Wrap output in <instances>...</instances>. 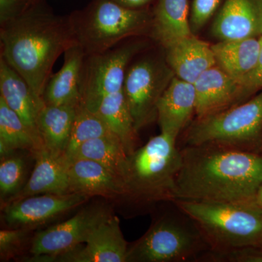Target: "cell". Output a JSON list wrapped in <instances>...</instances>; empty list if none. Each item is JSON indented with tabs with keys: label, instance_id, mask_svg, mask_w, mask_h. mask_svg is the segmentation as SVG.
Listing matches in <instances>:
<instances>
[{
	"label": "cell",
	"instance_id": "cell-16",
	"mask_svg": "<svg viewBox=\"0 0 262 262\" xmlns=\"http://www.w3.org/2000/svg\"><path fill=\"white\" fill-rule=\"evenodd\" d=\"M195 115L202 118L238 104L241 84L218 66L208 69L194 82Z\"/></svg>",
	"mask_w": 262,
	"mask_h": 262
},
{
	"label": "cell",
	"instance_id": "cell-7",
	"mask_svg": "<svg viewBox=\"0 0 262 262\" xmlns=\"http://www.w3.org/2000/svg\"><path fill=\"white\" fill-rule=\"evenodd\" d=\"M184 141L185 146L215 143L262 151V91L247 101L196 118Z\"/></svg>",
	"mask_w": 262,
	"mask_h": 262
},
{
	"label": "cell",
	"instance_id": "cell-21",
	"mask_svg": "<svg viewBox=\"0 0 262 262\" xmlns=\"http://www.w3.org/2000/svg\"><path fill=\"white\" fill-rule=\"evenodd\" d=\"M77 108L71 105L45 104L41 108L37 120L38 130L43 146L52 154L64 155Z\"/></svg>",
	"mask_w": 262,
	"mask_h": 262
},
{
	"label": "cell",
	"instance_id": "cell-4",
	"mask_svg": "<svg viewBox=\"0 0 262 262\" xmlns=\"http://www.w3.org/2000/svg\"><path fill=\"white\" fill-rule=\"evenodd\" d=\"M173 201L194 221L211 249L262 246V211L254 198L237 201Z\"/></svg>",
	"mask_w": 262,
	"mask_h": 262
},
{
	"label": "cell",
	"instance_id": "cell-10",
	"mask_svg": "<svg viewBox=\"0 0 262 262\" xmlns=\"http://www.w3.org/2000/svg\"><path fill=\"white\" fill-rule=\"evenodd\" d=\"M110 214L108 207L104 205H91L70 220L37 232L31 245V259L52 261L57 256L79 247Z\"/></svg>",
	"mask_w": 262,
	"mask_h": 262
},
{
	"label": "cell",
	"instance_id": "cell-11",
	"mask_svg": "<svg viewBox=\"0 0 262 262\" xmlns=\"http://www.w3.org/2000/svg\"><path fill=\"white\" fill-rule=\"evenodd\" d=\"M90 198L81 193L42 194L26 196L5 205L3 218L13 228L34 227L82 206Z\"/></svg>",
	"mask_w": 262,
	"mask_h": 262
},
{
	"label": "cell",
	"instance_id": "cell-19",
	"mask_svg": "<svg viewBox=\"0 0 262 262\" xmlns=\"http://www.w3.org/2000/svg\"><path fill=\"white\" fill-rule=\"evenodd\" d=\"M34 157L35 165L31 177L21 190L10 201L37 194L72 193L63 156L52 154L42 147L34 154Z\"/></svg>",
	"mask_w": 262,
	"mask_h": 262
},
{
	"label": "cell",
	"instance_id": "cell-6",
	"mask_svg": "<svg viewBox=\"0 0 262 262\" xmlns=\"http://www.w3.org/2000/svg\"><path fill=\"white\" fill-rule=\"evenodd\" d=\"M75 41L86 56L101 53L128 38L151 31L153 13L131 9L112 0H92L69 15Z\"/></svg>",
	"mask_w": 262,
	"mask_h": 262
},
{
	"label": "cell",
	"instance_id": "cell-23",
	"mask_svg": "<svg viewBox=\"0 0 262 262\" xmlns=\"http://www.w3.org/2000/svg\"><path fill=\"white\" fill-rule=\"evenodd\" d=\"M188 11V0H158L152 11L151 37L165 48L192 35Z\"/></svg>",
	"mask_w": 262,
	"mask_h": 262
},
{
	"label": "cell",
	"instance_id": "cell-22",
	"mask_svg": "<svg viewBox=\"0 0 262 262\" xmlns=\"http://www.w3.org/2000/svg\"><path fill=\"white\" fill-rule=\"evenodd\" d=\"M216 65L239 84L257 63L260 37L223 40L211 46Z\"/></svg>",
	"mask_w": 262,
	"mask_h": 262
},
{
	"label": "cell",
	"instance_id": "cell-8",
	"mask_svg": "<svg viewBox=\"0 0 262 262\" xmlns=\"http://www.w3.org/2000/svg\"><path fill=\"white\" fill-rule=\"evenodd\" d=\"M146 43L124 41L107 51L84 57L80 81V106L96 113L103 98L122 91L130 62Z\"/></svg>",
	"mask_w": 262,
	"mask_h": 262
},
{
	"label": "cell",
	"instance_id": "cell-30",
	"mask_svg": "<svg viewBox=\"0 0 262 262\" xmlns=\"http://www.w3.org/2000/svg\"><path fill=\"white\" fill-rule=\"evenodd\" d=\"M222 0H193L191 11V30L193 33L199 32L210 18L213 16Z\"/></svg>",
	"mask_w": 262,
	"mask_h": 262
},
{
	"label": "cell",
	"instance_id": "cell-3",
	"mask_svg": "<svg viewBox=\"0 0 262 262\" xmlns=\"http://www.w3.org/2000/svg\"><path fill=\"white\" fill-rule=\"evenodd\" d=\"M177 139L160 132L128 155L122 199L141 208L173 201L176 180L182 165Z\"/></svg>",
	"mask_w": 262,
	"mask_h": 262
},
{
	"label": "cell",
	"instance_id": "cell-12",
	"mask_svg": "<svg viewBox=\"0 0 262 262\" xmlns=\"http://www.w3.org/2000/svg\"><path fill=\"white\" fill-rule=\"evenodd\" d=\"M80 247L52 261L126 262L128 246L120 229V220L112 213L93 231L84 246Z\"/></svg>",
	"mask_w": 262,
	"mask_h": 262
},
{
	"label": "cell",
	"instance_id": "cell-2",
	"mask_svg": "<svg viewBox=\"0 0 262 262\" xmlns=\"http://www.w3.org/2000/svg\"><path fill=\"white\" fill-rule=\"evenodd\" d=\"M0 27L2 58L43 101L53 65L77 43L69 15H57L46 0H34L21 14Z\"/></svg>",
	"mask_w": 262,
	"mask_h": 262
},
{
	"label": "cell",
	"instance_id": "cell-13",
	"mask_svg": "<svg viewBox=\"0 0 262 262\" xmlns=\"http://www.w3.org/2000/svg\"><path fill=\"white\" fill-rule=\"evenodd\" d=\"M262 0H225L212 27L221 40L261 36Z\"/></svg>",
	"mask_w": 262,
	"mask_h": 262
},
{
	"label": "cell",
	"instance_id": "cell-34",
	"mask_svg": "<svg viewBox=\"0 0 262 262\" xmlns=\"http://www.w3.org/2000/svg\"><path fill=\"white\" fill-rule=\"evenodd\" d=\"M117 4L131 9H145L154 0H112Z\"/></svg>",
	"mask_w": 262,
	"mask_h": 262
},
{
	"label": "cell",
	"instance_id": "cell-35",
	"mask_svg": "<svg viewBox=\"0 0 262 262\" xmlns=\"http://www.w3.org/2000/svg\"><path fill=\"white\" fill-rule=\"evenodd\" d=\"M254 201L262 211V184L261 187H259V189H258L257 192H256V195L254 196Z\"/></svg>",
	"mask_w": 262,
	"mask_h": 262
},
{
	"label": "cell",
	"instance_id": "cell-20",
	"mask_svg": "<svg viewBox=\"0 0 262 262\" xmlns=\"http://www.w3.org/2000/svg\"><path fill=\"white\" fill-rule=\"evenodd\" d=\"M63 54V64L61 70L50 77L42 100L48 105L79 106L81 103V74L86 55L77 43Z\"/></svg>",
	"mask_w": 262,
	"mask_h": 262
},
{
	"label": "cell",
	"instance_id": "cell-36",
	"mask_svg": "<svg viewBox=\"0 0 262 262\" xmlns=\"http://www.w3.org/2000/svg\"><path fill=\"white\" fill-rule=\"evenodd\" d=\"M261 36H262V18H261Z\"/></svg>",
	"mask_w": 262,
	"mask_h": 262
},
{
	"label": "cell",
	"instance_id": "cell-25",
	"mask_svg": "<svg viewBox=\"0 0 262 262\" xmlns=\"http://www.w3.org/2000/svg\"><path fill=\"white\" fill-rule=\"evenodd\" d=\"M126 150L116 136H106L86 141L65 158H85L101 164L123 182L127 161Z\"/></svg>",
	"mask_w": 262,
	"mask_h": 262
},
{
	"label": "cell",
	"instance_id": "cell-32",
	"mask_svg": "<svg viewBox=\"0 0 262 262\" xmlns=\"http://www.w3.org/2000/svg\"><path fill=\"white\" fill-rule=\"evenodd\" d=\"M261 40V51L256 67L251 73L239 82L241 86V95L239 103L244 102L248 98L256 94L262 89V36L260 37Z\"/></svg>",
	"mask_w": 262,
	"mask_h": 262
},
{
	"label": "cell",
	"instance_id": "cell-26",
	"mask_svg": "<svg viewBox=\"0 0 262 262\" xmlns=\"http://www.w3.org/2000/svg\"><path fill=\"white\" fill-rule=\"evenodd\" d=\"M43 144L35 139L20 117L0 97V156L1 159L15 150H29L33 155Z\"/></svg>",
	"mask_w": 262,
	"mask_h": 262
},
{
	"label": "cell",
	"instance_id": "cell-1",
	"mask_svg": "<svg viewBox=\"0 0 262 262\" xmlns=\"http://www.w3.org/2000/svg\"><path fill=\"white\" fill-rule=\"evenodd\" d=\"M181 153L173 201H244L261 186L262 151L206 143L185 146Z\"/></svg>",
	"mask_w": 262,
	"mask_h": 262
},
{
	"label": "cell",
	"instance_id": "cell-14",
	"mask_svg": "<svg viewBox=\"0 0 262 262\" xmlns=\"http://www.w3.org/2000/svg\"><path fill=\"white\" fill-rule=\"evenodd\" d=\"M63 158L71 192L122 199L125 194L123 182L102 165L85 158Z\"/></svg>",
	"mask_w": 262,
	"mask_h": 262
},
{
	"label": "cell",
	"instance_id": "cell-24",
	"mask_svg": "<svg viewBox=\"0 0 262 262\" xmlns=\"http://www.w3.org/2000/svg\"><path fill=\"white\" fill-rule=\"evenodd\" d=\"M96 113L122 141L127 155L134 152L138 132L122 90L103 98Z\"/></svg>",
	"mask_w": 262,
	"mask_h": 262
},
{
	"label": "cell",
	"instance_id": "cell-17",
	"mask_svg": "<svg viewBox=\"0 0 262 262\" xmlns=\"http://www.w3.org/2000/svg\"><path fill=\"white\" fill-rule=\"evenodd\" d=\"M0 94V97L21 118L35 139L42 144L38 130L37 120L39 112L46 103L36 97L27 81L2 57Z\"/></svg>",
	"mask_w": 262,
	"mask_h": 262
},
{
	"label": "cell",
	"instance_id": "cell-15",
	"mask_svg": "<svg viewBox=\"0 0 262 262\" xmlns=\"http://www.w3.org/2000/svg\"><path fill=\"white\" fill-rule=\"evenodd\" d=\"M195 108L194 84L173 77L157 105L160 130L178 139L195 114Z\"/></svg>",
	"mask_w": 262,
	"mask_h": 262
},
{
	"label": "cell",
	"instance_id": "cell-31",
	"mask_svg": "<svg viewBox=\"0 0 262 262\" xmlns=\"http://www.w3.org/2000/svg\"><path fill=\"white\" fill-rule=\"evenodd\" d=\"M27 229L14 228L0 231L1 258H9L20 248L27 235Z\"/></svg>",
	"mask_w": 262,
	"mask_h": 262
},
{
	"label": "cell",
	"instance_id": "cell-5",
	"mask_svg": "<svg viewBox=\"0 0 262 262\" xmlns=\"http://www.w3.org/2000/svg\"><path fill=\"white\" fill-rule=\"evenodd\" d=\"M211 249L194 221L173 201L127 249L126 262H200Z\"/></svg>",
	"mask_w": 262,
	"mask_h": 262
},
{
	"label": "cell",
	"instance_id": "cell-18",
	"mask_svg": "<svg viewBox=\"0 0 262 262\" xmlns=\"http://www.w3.org/2000/svg\"><path fill=\"white\" fill-rule=\"evenodd\" d=\"M165 61L179 78L194 84L208 69L216 65L211 46L194 35L182 38L164 48Z\"/></svg>",
	"mask_w": 262,
	"mask_h": 262
},
{
	"label": "cell",
	"instance_id": "cell-28",
	"mask_svg": "<svg viewBox=\"0 0 262 262\" xmlns=\"http://www.w3.org/2000/svg\"><path fill=\"white\" fill-rule=\"evenodd\" d=\"M26 175L25 160L13 154L1 159L0 163V194L1 201H10L20 190Z\"/></svg>",
	"mask_w": 262,
	"mask_h": 262
},
{
	"label": "cell",
	"instance_id": "cell-27",
	"mask_svg": "<svg viewBox=\"0 0 262 262\" xmlns=\"http://www.w3.org/2000/svg\"><path fill=\"white\" fill-rule=\"evenodd\" d=\"M113 135V133L97 113L89 111L82 106H78L70 141L63 157L72 155L86 141Z\"/></svg>",
	"mask_w": 262,
	"mask_h": 262
},
{
	"label": "cell",
	"instance_id": "cell-33",
	"mask_svg": "<svg viewBox=\"0 0 262 262\" xmlns=\"http://www.w3.org/2000/svg\"><path fill=\"white\" fill-rule=\"evenodd\" d=\"M34 0H0V25L18 16Z\"/></svg>",
	"mask_w": 262,
	"mask_h": 262
},
{
	"label": "cell",
	"instance_id": "cell-9",
	"mask_svg": "<svg viewBox=\"0 0 262 262\" xmlns=\"http://www.w3.org/2000/svg\"><path fill=\"white\" fill-rule=\"evenodd\" d=\"M172 73L167 62L154 56L129 65L122 91L137 132L158 118L157 105L173 78Z\"/></svg>",
	"mask_w": 262,
	"mask_h": 262
},
{
	"label": "cell",
	"instance_id": "cell-29",
	"mask_svg": "<svg viewBox=\"0 0 262 262\" xmlns=\"http://www.w3.org/2000/svg\"><path fill=\"white\" fill-rule=\"evenodd\" d=\"M200 262H262V246H245L207 251Z\"/></svg>",
	"mask_w": 262,
	"mask_h": 262
}]
</instances>
